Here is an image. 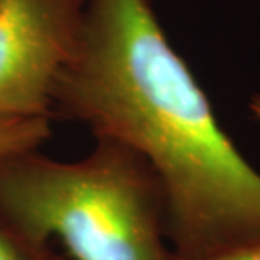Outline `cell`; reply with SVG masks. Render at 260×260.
<instances>
[{
	"label": "cell",
	"mask_w": 260,
	"mask_h": 260,
	"mask_svg": "<svg viewBox=\"0 0 260 260\" xmlns=\"http://www.w3.org/2000/svg\"><path fill=\"white\" fill-rule=\"evenodd\" d=\"M248 108H250L252 115L257 118V120L260 122V95H255L250 100V105H248Z\"/></svg>",
	"instance_id": "7"
},
{
	"label": "cell",
	"mask_w": 260,
	"mask_h": 260,
	"mask_svg": "<svg viewBox=\"0 0 260 260\" xmlns=\"http://www.w3.org/2000/svg\"><path fill=\"white\" fill-rule=\"evenodd\" d=\"M53 115L139 154L166 203L178 260H210L260 238V173L233 144L149 0H88Z\"/></svg>",
	"instance_id": "1"
},
{
	"label": "cell",
	"mask_w": 260,
	"mask_h": 260,
	"mask_svg": "<svg viewBox=\"0 0 260 260\" xmlns=\"http://www.w3.org/2000/svg\"><path fill=\"white\" fill-rule=\"evenodd\" d=\"M0 211L36 238L61 240L73 260H178L154 171L108 139L71 162L39 149L0 157Z\"/></svg>",
	"instance_id": "2"
},
{
	"label": "cell",
	"mask_w": 260,
	"mask_h": 260,
	"mask_svg": "<svg viewBox=\"0 0 260 260\" xmlns=\"http://www.w3.org/2000/svg\"><path fill=\"white\" fill-rule=\"evenodd\" d=\"M88 0H0V118H53Z\"/></svg>",
	"instance_id": "3"
},
{
	"label": "cell",
	"mask_w": 260,
	"mask_h": 260,
	"mask_svg": "<svg viewBox=\"0 0 260 260\" xmlns=\"http://www.w3.org/2000/svg\"><path fill=\"white\" fill-rule=\"evenodd\" d=\"M49 137V118H0V157L39 149Z\"/></svg>",
	"instance_id": "5"
},
{
	"label": "cell",
	"mask_w": 260,
	"mask_h": 260,
	"mask_svg": "<svg viewBox=\"0 0 260 260\" xmlns=\"http://www.w3.org/2000/svg\"><path fill=\"white\" fill-rule=\"evenodd\" d=\"M0 260H64L53 243L32 237L0 211Z\"/></svg>",
	"instance_id": "4"
},
{
	"label": "cell",
	"mask_w": 260,
	"mask_h": 260,
	"mask_svg": "<svg viewBox=\"0 0 260 260\" xmlns=\"http://www.w3.org/2000/svg\"><path fill=\"white\" fill-rule=\"evenodd\" d=\"M210 260H260V238L218 253Z\"/></svg>",
	"instance_id": "6"
}]
</instances>
